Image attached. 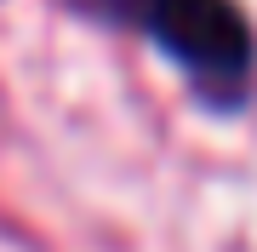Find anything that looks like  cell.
Wrapping results in <instances>:
<instances>
[{
    "instance_id": "cell-1",
    "label": "cell",
    "mask_w": 257,
    "mask_h": 252,
    "mask_svg": "<svg viewBox=\"0 0 257 252\" xmlns=\"http://www.w3.org/2000/svg\"><path fill=\"white\" fill-rule=\"evenodd\" d=\"M211 103H234L251 75V29L234 0H109Z\"/></svg>"
}]
</instances>
